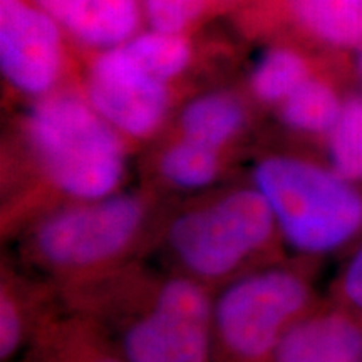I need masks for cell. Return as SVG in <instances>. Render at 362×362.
<instances>
[{
  "mask_svg": "<svg viewBox=\"0 0 362 362\" xmlns=\"http://www.w3.org/2000/svg\"><path fill=\"white\" fill-rule=\"evenodd\" d=\"M7 210L4 230L21 232L30 221L67 203L121 192L131 146L72 86L30 103L4 149Z\"/></svg>",
  "mask_w": 362,
  "mask_h": 362,
  "instance_id": "6da1fadb",
  "label": "cell"
},
{
  "mask_svg": "<svg viewBox=\"0 0 362 362\" xmlns=\"http://www.w3.org/2000/svg\"><path fill=\"white\" fill-rule=\"evenodd\" d=\"M61 300L106 330L126 362H214V291L136 262L57 291Z\"/></svg>",
  "mask_w": 362,
  "mask_h": 362,
  "instance_id": "7a4b0ae2",
  "label": "cell"
},
{
  "mask_svg": "<svg viewBox=\"0 0 362 362\" xmlns=\"http://www.w3.org/2000/svg\"><path fill=\"white\" fill-rule=\"evenodd\" d=\"M155 206L151 189H121L52 208L22 228V260L57 291L104 277L134 262L155 228Z\"/></svg>",
  "mask_w": 362,
  "mask_h": 362,
  "instance_id": "3957f363",
  "label": "cell"
},
{
  "mask_svg": "<svg viewBox=\"0 0 362 362\" xmlns=\"http://www.w3.org/2000/svg\"><path fill=\"white\" fill-rule=\"evenodd\" d=\"M161 238L173 272L211 291L274 264L272 255L282 240L269 202L252 183L181 208Z\"/></svg>",
  "mask_w": 362,
  "mask_h": 362,
  "instance_id": "277c9868",
  "label": "cell"
},
{
  "mask_svg": "<svg viewBox=\"0 0 362 362\" xmlns=\"http://www.w3.org/2000/svg\"><path fill=\"white\" fill-rule=\"evenodd\" d=\"M252 185L274 211L280 237L293 250H337L362 228V192L330 166L274 153L257 161Z\"/></svg>",
  "mask_w": 362,
  "mask_h": 362,
  "instance_id": "5b68a950",
  "label": "cell"
},
{
  "mask_svg": "<svg viewBox=\"0 0 362 362\" xmlns=\"http://www.w3.org/2000/svg\"><path fill=\"white\" fill-rule=\"evenodd\" d=\"M309 302L307 280L275 262L223 285L214 300V362H272Z\"/></svg>",
  "mask_w": 362,
  "mask_h": 362,
  "instance_id": "8992f818",
  "label": "cell"
},
{
  "mask_svg": "<svg viewBox=\"0 0 362 362\" xmlns=\"http://www.w3.org/2000/svg\"><path fill=\"white\" fill-rule=\"evenodd\" d=\"M81 61V90L129 146L151 141L168 129L181 106V89L144 71L121 45Z\"/></svg>",
  "mask_w": 362,
  "mask_h": 362,
  "instance_id": "52a82bcc",
  "label": "cell"
},
{
  "mask_svg": "<svg viewBox=\"0 0 362 362\" xmlns=\"http://www.w3.org/2000/svg\"><path fill=\"white\" fill-rule=\"evenodd\" d=\"M61 25L34 0H0V72L27 104L79 86L81 66Z\"/></svg>",
  "mask_w": 362,
  "mask_h": 362,
  "instance_id": "ba28073f",
  "label": "cell"
},
{
  "mask_svg": "<svg viewBox=\"0 0 362 362\" xmlns=\"http://www.w3.org/2000/svg\"><path fill=\"white\" fill-rule=\"evenodd\" d=\"M81 54L106 51L146 29L141 0H34Z\"/></svg>",
  "mask_w": 362,
  "mask_h": 362,
  "instance_id": "9c48e42d",
  "label": "cell"
},
{
  "mask_svg": "<svg viewBox=\"0 0 362 362\" xmlns=\"http://www.w3.org/2000/svg\"><path fill=\"white\" fill-rule=\"evenodd\" d=\"M21 362H126L96 320L59 298L40 317Z\"/></svg>",
  "mask_w": 362,
  "mask_h": 362,
  "instance_id": "30bf717a",
  "label": "cell"
},
{
  "mask_svg": "<svg viewBox=\"0 0 362 362\" xmlns=\"http://www.w3.org/2000/svg\"><path fill=\"white\" fill-rule=\"evenodd\" d=\"M280 25L298 42L329 56L362 47V0H274Z\"/></svg>",
  "mask_w": 362,
  "mask_h": 362,
  "instance_id": "8fae6325",
  "label": "cell"
},
{
  "mask_svg": "<svg viewBox=\"0 0 362 362\" xmlns=\"http://www.w3.org/2000/svg\"><path fill=\"white\" fill-rule=\"evenodd\" d=\"M272 362H362V325L337 310L305 314L285 332Z\"/></svg>",
  "mask_w": 362,
  "mask_h": 362,
  "instance_id": "7c38bea8",
  "label": "cell"
},
{
  "mask_svg": "<svg viewBox=\"0 0 362 362\" xmlns=\"http://www.w3.org/2000/svg\"><path fill=\"white\" fill-rule=\"evenodd\" d=\"M250 104L238 93L214 89L185 101L171 121L170 133L232 155L250 128Z\"/></svg>",
  "mask_w": 362,
  "mask_h": 362,
  "instance_id": "4fadbf2b",
  "label": "cell"
},
{
  "mask_svg": "<svg viewBox=\"0 0 362 362\" xmlns=\"http://www.w3.org/2000/svg\"><path fill=\"white\" fill-rule=\"evenodd\" d=\"M337 56L317 54L293 40H279L267 47L247 78V94L260 106L277 107L317 72L336 66Z\"/></svg>",
  "mask_w": 362,
  "mask_h": 362,
  "instance_id": "5bb4252c",
  "label": "cell"
},
{
  "mask_svg": "<svg viewBox=\"0 0 362 362\" xmlns=\"http://www.w3.org/2000/svg\"><path fill=\"white\" fill-rule=\"evenodd\" d=\"M57 288L34 284L17 275L11 267L2 269L0 282V359L11 362L25 349L40 317L52 305Z\"/></svg>",
  "mask_w": 362,
  "mask_h": 362,
  "instance_id": "9a60e30c",
  "label": "cell"
},
{
  "mask_svg": "<svg viewBox=\"0 0 362 362\" xmlns=\"http://www.w3.org/2000/svg\"><path fill=\"white\" fill-rule=\"evenodd\" d=\"M230 156L193 139L166 133L153 156V175L158 185L168 189L200 192L223 176Z\"/></svg>",
  "mask_w": 362,
  "mask_h": 362,
  "instance_id": "2e32d148",
  "label": "cell"
},
{
  "mask_svg": "<svg viewBox=\"0 0 362 362\" xmlns=\"http://www.w3.org/2000/svg\"><path fill=\"white\" fill-rule=\"evenodd\" d=\"M346 98L337 72L330 66L307 79L275 111L280 123L292 133L325 139L341 116Z\"/></svg>",
  "mask_w": 362,
  "mask_h": 362,
  "instance_id": "e0dca14e",
  "label": "cell"
},
{
  "mask_svg": "<svg viewBox=\"0 0 362 362\" xmlns=\"http://www.w3.org/2000/svg\"><path fill=\"white\" fill-rule=\"evenodd\" d=\"M193 35L160 33L146 27L121 47L149 74L181 89L198 61Z\"/></svg>",
  "mask_w": 362,
  "mask_h": 362,
  "instance_id": "ac0fdd59",
  "label": "cell"
},
{
  "mask_svg": "<svg viewBox=\"0 0 362 362\" xmlns=\"http://www.w3.org/2000/svg\"><path fill=\"white\" fill-rule=\"evenodd\" d=\"M329 166L351 183L362 181V96L347 94L337 123L325 138Z\"/></svg>",
  "mask_w": 362,
  "mask_h": 362,
  "instance_id": "d6986e66",
  "label": "cell"
},
{
  "mask_svg": "<svg viewBox=\"0 0 362 362\" xmlns=\"http://www.w3.org/2000/svg\"><path fill=\"white\" fill-rule=\"evenodd\" d=\"M148 29L170 34H194L216 12L218 0H141Z\"/></svg>",
  "mask_w": 362,
  "mask_h": 362,
  "instance_id": "ffe728a7",
  "label": "cell"
},
{
  "mask_svg": "<svg viewBox=\"0 0 362 362\" xmlns=\"http://www.w3.org/2000/svg\"><path fill=\"white\" fill-rule=\"evenodd\" d=\"M342 293L352 307L362 312V245L344 272Z\"/></svg>",
  "mask_w": 362,
  "mask_h": 362,
  "instance_id": "44dd1931",
  "label": "cell"
},
{
  "mask_svg": "<svg viewBox=\"0 0 362 362\" xmlns=\"http://www.w3.org/2000/svg\"><path fill=\"white\" fill-rule=\"evenodd\" d=\"M356 72H357V78L361 79L362 83V47L357 51V59H356Z\"/></svg>",
  "mask_w": 362,
  "mask_h": 362,
  "instance_id": "7402d4cb",
  "label": "cell"
},
{
  "mask_svg": "<svg viewBox=\"0 0 362 362\" xmlns=\"http://www.w3.org/2000/svg\"><path fill=\"white\" fill-rule=\"evenodd\" d=\"M238 2H248V0H218V4L221 7H223V11L226 7L235 6V4H238Z\"/></svg>",
  "mask_w": 362,
  "mask_h": 362,
  "instance_id": "603a6c76",
  "label": "cell"
}]
</instances>
